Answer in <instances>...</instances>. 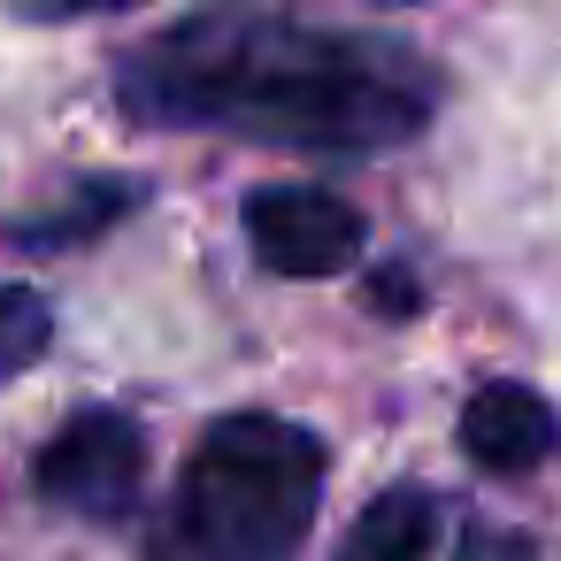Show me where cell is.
Segmentation results:
<instances>
[{"label": "cell", "instance_id": "obj_1", "mask_svg": "<svg viewBox=\"0 0 561 561\" xmlns=\"http://www.w3.org/2000/svg\"><path fill=\"white\" fill-rule=\"evenodd\" d=\"M124 101L178 131H231L300 154H377L431 124L438 78L423 55L369 32L293 16H185L124 62Z\"/></svg>", "mask_w": 561, "mask_h": 561}, {"label": "cell", "instance_id": "obj_2", "mask_svg": "<svg viewBox=\"0 0 561 561\" xmlns=\"http://www.w3.org/2000/svg\"><path fill=\"white\" fill-rule=\"evenodd\" d=\"M323 500V438L285 415H224L154 530V561H293Z\"/></svg>", "mask_w": 561, "mask_h": 561}, {"label": "cell", "instance_id": "obj_3", "mask_svg": "<svg viewBox=\"0 0 561 561\" xmlns=\"http://www.w3.org/2000/svg\"><path fill=\"white\" fill-rule=\"evenodd\" d=\"M139 484H147V438L131 415H108V408L70 415V431H55V446L39 454V492L85 523L131 515Z\"/></svg>", "mask_w": 561, "mask_h": 561}, {"label": "cell", "instance_id": "obj_4", "mask_svg": "<svg viewBox=\"0 0 561 561\" xmlns=\"http://www.w3.org/2000/svg\"><path fill=\"white\" fill-rule=\"evenodd\" d=\"M247 239L277 277H339L362 254V216L323 185H270L247 201Z\"/></svg>", "mask_w": 561, "mask_h": 561}, {"label": "cell", "instance_id": "obj_5", "mask_svg": "<svg viewBox=\"0 0 561 561\" xmlns=\"http://www.w3.org/2000/svg\"><path fill=\"white\" fill-rule=\"evenodd\" d=\"M461 446L477 469L492 477H530L553 446H561V423L553 408L530 392V385H484L469 408H461Z\"/></svg>", "mask_w": 561, "mask_h": 561}, {"label": "cell", "instance_id": "obj_6", "mask_svg": "<svg viewBox=\"0 0 561 561\" xmlns=\"http://www.w3.org/2000/svg\"><path fill=\"white\" fill-rule=\"evenodd\" d=\"M431 530H438V507L423 484H392L362 507V523L346 530V553L339 561H423L431 553Z\"/></svg>", "mask_w": 561, "mask_h": 561}, {"label": "cell", "instance_id": "obj_7", "mask_svg": "<svg viewBox=\"0 0 561 561\" xmlns=\"http://www.w3.org/2000/svg\"><path fill=\"white\" fill-rule=\"evenodd\" d=\"M47 331H55V316H47V300L32 285H0V385L47 346Z\"/></svg>", "mask_w": 561, "mask_h": 561}]
</instances>
